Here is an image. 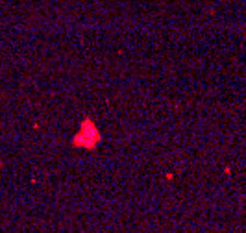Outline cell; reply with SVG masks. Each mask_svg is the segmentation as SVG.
<instances>
[{
	"mask_svg": "<svg viewBox=\"0 0 246 233\" xmlns=\"http://www.w3.org/2000/svg\"><path fill=\"white\" fill-rule=\"evenodd\" d=\"M98 141H100V135L96 132V128L93 126L91 120H85L83 124H81L80 133L72 139V145L74 146H83V148H93Z\"/></svg>",
	"mask_w": 246,
	"mask_h": 233,
	"instance_id": "6da1fadb",
	"label": "cell"
}]
</instances>
